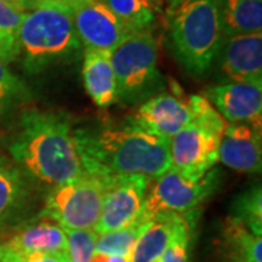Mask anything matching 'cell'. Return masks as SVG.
I'll list each match as a JSON object with an SVG mask.
<instances>
[{"label": "cell", "instance_id": "6da1fadb", "mask_svg": "<svg viewBox=\"0 0 262 262\" xmlns=\"http://www.w3.org/2000/svg\"><path fill=\"white\" fill-rule=\"evenodd\" d=\"M84 173L98 178L141 175L153 179L170 168L169 139L127 121L73 130Z\"/></svg>", "mask_w": 262, "mask_h": 262}, {"label": "cell", "instance_id": "7a4b0ae2", "mask_svg": "<svg viewBox=\"0 0 262 262\" xmlns=\"http://www.w3.org/2000/svg\"><path fill=\"white\" fill-rule=\"evenodd\" d=\"M9 150L29 175L53 187L84 175L73 128L63 115L39 110L24 113Z\"/></svg>", "mask_w": 262, "mask_h": 262}, {"label": "cell", "instance_id": "3957f363", "mask_svg": "<svg viewBox=\"0 0 262 262\" xmlns=\"http://www.w3.org/2000/svg\"><path fill=\"white\" fill-rule=\"evenodd\" d=\"M19 28V57L28 73L72 60L82 42L67 0H27Z\"/></svg>", "mask_w": 262, "mask_h": 262}, {"label": "cell", "instance_id": "277c9868", "mask_svg": "<svg viewBox=\"0 0 262 262\" xmlns=\"http://www.w3.org/2000/svg\"><path fill=\"white\" fill-rule=\"evenodd\" d=\"M166 24L170 47L182 67L195 76L207 73L225 39L219 0H170Z\"/></svg>", "mask_w": 262, "mask_h": 262}, {"label": "cell", "instance_id": "5b68a950", "mask_svg": "<svg viewBox=\"0 0 262 262\" xmlns=\"http://www.w3.org/2000/svg\"><path fill=\"white\" fill-rule=\"evenodd\" d=\"M192 120L169 139L170 166L188 177H201L219 162V144L227 122L203 95H191Z\"/></svg>", "mask_w": 262, "mask_h": 262}, {"label": "cell", "instance_id": "8992f818", "mask_svg": "<svg viewBox=\"0 0 262 262\" xmlns=\"http://www.w3.org/2000/svg\"><path fill=\"white\" fill-rule=\"evenodd\" d=\"M117 102H144L163 89L158 69V42L150 31L131 32L110 51Z\"/></svg>", "mask_w": 262, "mask_h": 262}, {"label": "cell", "instance_id": "52a82bcc", "mask_svg": "<svg viewBox=\"0 0 262 262\" xmlns=\"http://www.w3.org/2000/svg\"><path fill=\"white\" fill-rule=\"evenodd\" d=\"M220 184V173L214 168L201 177H188L170 168L149 179L144 203L137 223L147 225L162 214L191 215L214 192Z\"/></svg>", "mask_w": 262, "mask_h": 262}, {"label": "cell", "instance_id": "ba28073f", "mask_svg": "<svg viewBox=\"0 0 262 262\" xmlns=\"http://www.w3.org/2000/svg\"><path fill=\"white\" fill-rule=\"evenodd\" d=\"M105 178L84 173L80 178L54 185L46 196L41 217L64 230H88L98 225L102 208Z\"/></svg>", "mask_w": 262, "mask_h": 262}, {"label": "cell", "instance_id": "9c48e42d", "mask_svg": "<svg viewBox=\"0 0 262 262\" xmlns=\"http://www.w3.org/2000/svg\"><path fill=\"white\" fill-rule=\"evenodd\" d=\"M149 178L141 175L105 178L102 208L98 225V234L137 223L141 213Z\"/></svg>", "mask_w": 262, "mask_h": 262}, {"label": "cell", "instance_id": "30bf717a", "mask_svg": "<svg viewBox=\"0 0 262 262\" xmlns=\"http://www.w3.org/2000/svg\"><path fill=\"white\" fill-rule=\"evenodd\" d=\"M76 34L84 48L111 51L130 32L103 0H67Z\"/></svg>", "mask_w": 262, "mask_h": 262}, {"label": "cell", "instance_id": "8fae6325", "mask_svg": "<svg viewBox=\"0 0 262 262\" xmlns=\"http://www.w3.org/2000/svg\"><path fill=\"white\" fill-rule=\"evenodd\" d=\"M192 120L189 98L182 94L177 83L172 92H159L150 96L136 110L128 121L160 137L170 139Z\"/></svg>", "mask_w": 262, "mask_h": 262}, {"label": "cell", "instance_id": "7c38bea8", "mask_svg": "<svg viewBox=\"0 0 262 262\" xmlns=\"http://www.w3.org/2000/svg\"><path fill=\"white\" fill-rule=\"evenodd\" d=\"M215 63L227 83L262 84V32L225 38Z\"/></svg>", "mask_w": 262, "mask_h": 262}, {"label": "cell", "instance_id": "4fadbf2b", "mask_svg": "<svg viewBox=\"0 0 262 262\" xmlns=\"http://www.w3.org/2000/svg\"><path fill=\"white\" fill-rule=\"evenodd\" d=\"M206 98L226 122L262 125V84L222 83L206 91Z\"/></svg>", "mask_w": 262, "mask_h": 262}, {"label": "cell", "instance_id": "5bb4252c", "mask_svg": "<svg viewBox=\"0 0 262 262\" xmlns=\"http://www.w3.org/2000/svg\"><path fill=\"white\" fill-rule=\"evenodd\" d=\"M261 128L227 122L219 144V162L237 172H261Z\"/></svg>", "mask_w": 262, "mask_h": 262}, {"label": "cell", "instance_id": "9a60e30c", "mask_svg": "<svg viewBox=\"0 0 262 262\" xmlns=\"http://www.w3.org/2000/svg\"><path fill=\"white\" fill-rule=\"evenodd\" d=\"M82 76L84 89L98 108H108L117 102V84L110 51L84 48Z\"/></svg>", "mask_w": 262, "mask_h": 262}, {"label": "cell", "instance_id": "2e32d148", "mask_svg": "<svg viewBox=\"0 0 262 262\" xmlns=\"http://www.w3.org/2000/svg\"><path fill=\"white\" fill-rule=\"evenodd\" d=\"M6 242L20 256L35 252H67L64 229L48 219L20 226Z\"/></svg>", "mask_w": 262, "mask_h": 262}, {"label": "cell", "instance_id": "e0dca14e", "mask_svg": "<svg viewBox=\"0 0 262 262\" xmlns=\"http://www.w3.org/2000/svg\"><path fill=\"white\" fill-rule=\"evenodd\" d=\"M192 215V214H191ZM188 215L162 214L144 225L131 253V262H156L181 222Z\"/></svg>", "mask_w": 262, "mask_h": 262}, {"label": "cell", "instance_id": "ac0fdd59", "mask_svg": "<svg viewBox=\"0 0 262 262\" xmlns=\"http://www.w3.org/2000/svg\"><path fill=\"white\" fill-rule=\"evenodd\" d=\"M223 38L262 31V0H219Z\"/></svg>", "mask_w": 262, "mask_h": 262}, {"label": "cell", "instance_id": "d6986e66", "mask_svg": "<svg viewBox=\"0 0 262 262\" xmlns=\"http://www.w3.org/2000/svg\"><path fill=\"white\" fill-rule=\"evenodd\" d=\"M223 251L227 262H262V236L230 215L223 225Z\"/></svg>", "mask_w": 262, "mask_h": 262}, {"label": "cell", "instance_id": "ffe728a7", "mask_svg": "<svg viewBox=\"0 0 262 262\" xmlns=\"http://www.w3.org/2000/svg\"><path fill=\"white\" fill-rule=\"evenodd\" d=\"M27 184L16 166L0 160V227L8 223L24 204Z\"/></svg>", "mask_w": 262, "mask_h": 262}, {"label": "cell", "instance_id": "44dd1931", "mask_svg": "<svg viewBox=\"0 0 262 262\" xmlns=\"http://www.w3.org/2000/svg\"><path fill=\"white\" fill-rule=\"evenodd\" d=\"M25 12L24 3L0 0V60L6 64L19 57V28Z\"/></svg>", "mask_w": 262, "mask_h": 262}, {"label": "cell", "instance_id": "7402d4cb", "mask_svg": "<svg viewBox=\"0 0 262 262\" xmlns=\"http://www.w3.org/2000/svg\"><path fill=\"white\" fill-rule=\"evenodd\" d=\"M128 32L149 31L155 22V10L146 0H103Z\"/></svg>", "mask_w": 262, "mask_h": 262}, {"label": "cell", "instance_id": "603a6c76", "mask_svg": "<svg viewBox=\"0 0 262 262\" xmlns=\"http://www.w3.org/2000/svg\"><path fill=\"white\" fill-rule=\"evenodd\" d=\"M144 225L134 223V225L122 227L118 230H111L106 233L98 234L95 242V252L108 253V255H117V256H125L130 258L136 242L140 236Z\"/></svg>", "mask_w": 262, "mask_h": 262}, {"label": "cell", "instance_id": "cb8c5ba5", "mask_svg": "<svg viewBox=\"0 0 262 262\" xmlns=\"http://www.w3.org/2000/svg\"><path fill=\"white\" fill-rule=\"evenodd\" d=\"M232 215L241 220L253 234L262 236V188L253 185L234 200Z\"/></svg>", "mask_w": 262, "mask_h": 262}, {"label": "cell", "instance_id": "d4e9b609", "mask_svg": "<svg viewBox=\"0 0 262 262\" xmlns=\"http://www.w3.org/2000/svg\"><path fill=\"white\" fill-rule=\"evenodd\" d=\"M28 96L24 82L0 60V115L12 111Z\"/></svg>", "mask_w": 262, "mask_h": 262}, {"label": "cell", "instance_id": "484cf974", "mask_svg": "<svg viewBox=\"0 0 262 262\" xmlns=\"http://www.w3.org/2000/svg\"><path fill=\"white\" fill-rule=\"evenodd\" d=\"M67 236V253L70 262H91L95 252L98 233L94 229L88 230H64Z\"/></svg>", "mask_w": 262, "mask_h": 262}, {"label": "cell", "instance_id": "4316f807", "mask_svg": "<svg viewBox=\"0 0 262 262\" xmlns=\"http://www.w3.org/2000/svg\"><path fill=\"white\" fill-rule=\"evenodd\" d=\"M194 215L185 217L172 239L169 241L168 246L160 255L159 262H188V249H189V236H191V225Z\"/></svg>", "mask_w": 262, "mask_h": 262}, {"label": "cell", "instance_id": "83f0119b", "mask_svg": "<svg viewBox=\"0 0 262 262\" xmlns=\"http://www.w3.org/2000/svg\"><path fill=\"white\" fill-rule=\"evenodd\" d=\"M22 258V262H70L67 252H35Z\"/></svg>", "mask_w": 262, "mask_h": 262}, {"label": "cell", "instance_id": "f1b7e54d", "mask_svg": "<svg viewBox=\"0 0 262 262\" xmlns=\"http://www.w3.org/2000/svg\"><path fill=\"white\" fill-rule=\"evenodd\" d=\"M19 255L6 241H0V262H22Z\"/></svg>", "mask_w": 262, "mask_h": 262}, {"label": "cell", "instance_id": "f546056e", "mask_svg": "<svg viewBox=\"0 0 262 262\" xmlns=\"http://www.w3.org/2000/svg\"><path fill=\"white\" fill-rule=\"evenodd\" d=\"M91 262H131V259L130 258H125V256L94 252L92 258H91Z\"/></svg>", "mask_w": 262, "mask_h": 262}, {"label": "cell", "instance_id": "4dcf8cb0", "mask_svg": "<svg viewBox=\"0 0 262 262\" xmlns=\"http://www.w3.org/2000/svg\"><path fill=\"white\" fill-rule=\"evenodd\" d=\"M150 5V8L155 10V13H160L163 9V0H146Z\"/></svg>", "mask_w": 262, "mask_h": 262}, {"label": "cell", "instance_id": "1f68e13d", "mask_svg": "<svg viewBox=\"0 0 262 262\" xmlns=\"http://www.w3.org/2000/svg\"><path fill=\"white\" fill-rule=\"evenodd\" d=\"M5 2H9V3H24L27 0H5Z\"/></svg>", "mask_w": 262, "mask_h": 262}, {"label": "cell", "instance_id": "d6a6232c", "mask_svg": "<svg viewBox=\"0 0 262 262\" xmlns=\"http://www.w3.org/2000/svg\"><path fill=\"white\" fill-rule=\"evenodd\" d=\"M168 2H170V0H168Z\"/></svg>", "mask_w": 262, "mask_h": 262}]
</instances>
